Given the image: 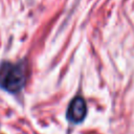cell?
I'll use <instances>...</instances> for the list:
<instances>
[{"label":"cell","mask_w":134,"mask_h":134,"mask_svg":"<svg viewBox=\"0 0 134 134\" xmlns=\"http://www.w3.org/2000/svg\"><path fill=\"white\" fill-rule=\"evenodd\" d=\"M26 82V69L24 63L3 62L0 65V88L17 93L22 90Z\"/></svg>","instance_id":"1"},{"label":"cell","mask_w":134,"mask_h":134,"mask_svg":"<svg viewBox=\"0 0 134 134\" xmlns=\"http://www.w3.org/2000/svg\"><path fill=\"white\" fill-rule=\"evenodd\" d=\"M87 114V105L83 97L77 96L74 97L68 107L67 110V117L71 122L80 124L84 120Z\"/></svg>","instance_id":"2"}]
</instances>
